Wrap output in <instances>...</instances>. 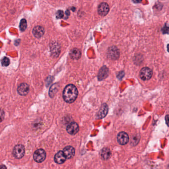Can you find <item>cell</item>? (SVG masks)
<instances>
[{"label":"cell","instance_id":"cell-1","mask_svg":"<svg viewBox=\"0 0 169 169\" xmlns=\"http://www.w3.org/2000/svg\"><path fill=\"white\" fill-rule=\"evenodd\" d=\"M63 95L64 101L69 103H72L77 98L78 91L75 86L70 84L65 87L63 91Z\"/></svg>","mask_w":169,"mask_h":169},{"label":"cell","instance_id":"cell-2","mask_svg":"<svg viewBox=\"0 0 169 169\" xmlns=\"http://www.w3.org/2000/svg\"><path fill=\"white\" fill-rule=\"evenodd\" d=\"M46 157V153L43 149L37 150L33 154V158L36 162L41 163L44 161Z\"/></svg>","mask_w":169,"mask_h":169},{"label":"cell","instance_id":"cell-3","mask_svg":"<svg viewBox=\"0 0 169 169\" xmlns=\"http://www.w3.org/2000/svg\"><path fill=\"white\" fill-rule=\"evenodd\" d=\"M24 153V147L21 145H18L15 146L13 152V156L17 159H21L23 157Z\"/></svg>","mask_w":169,"mask_h":169},{"label":"cell","instance_id":"cell-4","mask_svg":"<svg viewBox=\"0 0 169 169\" xmlns=\"http://www.w3.org/2000/svg\"><path fill=\"white\" fill-rule=\"evenodd\" d=\"M152 71L148 67H143L140 71V77L144 81H147L150 79L152 76Z\"/></svg>","mask_w":169,"mask_h":169},{"label":"cell","instance_id":"cell-5","mask_svg":"<svg viewBox=\"0 0 169 169\" xmlns=\"http://www.w3.org/2000/svg\"><path fill=\"white\" fill-rule=\"evenodd\" d=\"M109 6L107 3H101L98 7V13L101 16H105L109 12Z\"/></svg>","mask_w":169,"mask_h":169},{"label":"cell","instance_id":"cell-6","mask_svg":"<svg viewBox=\"0 0 169 169\" xmlns=\"http://www.w3.org/2000/svg\"><path fill=\"white\" fill-rule=\"evenodd\" d=\"M117 140L121 145H125L129 141V137L127 133L122 131L117 136Z\"/></svg>","mask_w":169,"mask_h":169},{"label":"cell","instance_id":"cell-7","mask_svg":"<svg viewBox=\"0 0 169 169\" xmlns=\"http://www.w3.org/2000/svg\"><path fill=\"white\" fill-rule=\"evenodd\" d=\"M67 131L70 134H75L79 131V126L76 122H72L67 126Z\"/></svg>","mask_w":169,"mask_h":169},{"label":"cell","instance_id":"cell-8","mask_svg":"<svg viewBox=\"0 0 169 169\" xmlns=\"http://www.w3.org/2000/svg\"><path fill=\"white\" fill-rule=\"evenodd\" d=\"M29 91V86L26 83H22L19 86L18 88V92L19 94L24 96L27 94Z\"/></svg>","mask_w":169,"mask_h":169},{"label":"cell","instance_id":"cell-9","mask_svg":"<svg viewBox=\"0 0 169 169\" xmlns=\"http://www.w3.org/2000/svg\"><path fill=\"white\" fill-rule=\"evenodd\" d=\"M66 156L64 155V153L62 151H60L55 155L54 157V160L56 163L59 164H62L64 163L66 161Z\"/></svg>","mask_w":169,"mask_h":169},{"label":"cell","instance_id":"cell-10","mask_svg":"<svg viewBox=\"0 0 169 169\" xmlns=\"http://www.w3.org/2000/svg\"><path fill=\"white\" fill-rule=\"evenodd\" d=\"M63 152L67 159H71L75 154V149L71 146H67L64 148Z\"/></svg>","mask_w":169,"mask_h":169},{"label":"cell","instance_id":"cell-11","mask_svg":"<svg viewBox=\"0 0 169 169\" xmlns=\"http://www.w3.org/2000/svg\"><path fill=\"white\" fill-rule=\"evenodd\" d=\"M44 28L40 26H36L32 30V33L34 36L37 38H40L43 36L44 35Z\"/></svg>","mask_w":169,"mask_h":169},{"label":"cell","instance_id":"cell-12","mask_svg":"<svg viewBox=\"0 0 169 169\" xmlns=\"http://www.w3.org/2000/svg\"><path fill=\"white\" fill-rule=\"evenodd\" d=\"M108 107L106 104H103L101 107L97 115V118H103L108 113Z\"/></svg>","mask_w":169,"mask_h":169},{"label":"cell","instance_id":"cell-13","mask_svg":"<svg viewBox=\"0 0 169 169\" xmlns=\"http://www.w3.org/2000/svg\"><path fill=\"white\" fill-rule=\"evenodd\" d=\"M109 74V70L107 67L103 66L102 68H101L100 70L99 71L98 78L99 80H102L107 78Z\"/></svg>","mask_w":169,"mask_h":169},{"label":"cell","instance_id":"cell-14","mask_svg":"<svg viewBox=\"0 0 169 169\" xmlns=\"http://www.w3.org/2000/svg\"><path fill=\"white\" fill-rule=\"evenodd\" d=\"M110 58L113 59H116L119 56V52L118 49L115 46H113L110 49L108 52Z\"/></svg>","mask_w":169,"mask_h":169},{"label":"cell","instance_id":"cell-15","mask_svg":"<svg viewBox=\"0 0 169 169\" xmlns=\"http://www.w3.org/2000/svg\"><path fill=\"white\" fill-rule=\"evenodd\" d=\"M111 152L108 148H104L101 151V157L102 159L106 160L111 157Z\"/></svg>","mask_w":169,"mask_h":169},{"label":"cell","instance_id":"cell-16","mask_svg":"<svg viewBox=\"0 0 169 169\" xmlns=\"http://www.w3.org/2000/svg\"><path fill=\"white\" fill-rule=\"evenodd\" d=\"M81 52L80 50L77 49H73L70 51V58L73 59H79L81 56Z\"/></svg>","mask_w":169,"mask_h":169},{"label":"cell","instance_id":"cell-17","mask_svg":"<svg viewBox=\"0 0 169 169\" xmlns=\"http://www.w3.org/2000/svg\"><path fill=\"white\" fill-rule=\"evenodd\" d=\"M58 90V85L56 84H55L54 85L52 86L50 88L49 91V95L51 97H54V95L56 93H57V92Z\"/></svg>","mask_w":169,"mask_h":169},{"label":"cell","instance_id":"cell-18","mask_svg":"<svg viewBox=\"0 0 169 169\" xmlns=\"http://www.w3.org/2000/svg\"><path fill=\"white\" fill-rule=\"evenodd\" d=\"M19 27H20V29L21 31L25 30L27 27V21H26V19H22L21 20Z\"/></svg>","mask_w":169,"mask_h":169},{"label":"cell","instance_id":"cell-19","mask_svg":"<svg viewBox=\"0 0 169 169\" xmlns=\"http://www.w3.org/2000/svg\"><path fill=\"white\" fill-rule=\"evenodd\" d=\"M10 59L7 57H4L1 60V65L3 66H7L10 64Z\"/></svg>","mask_w":169,"mask_h":169},{"label":"cell","instance_id":"cell-20","mask_svg":"<svg viewBox=\"0 0 169 169\" xmlns=\"http://www.w3.org/2000/svg\"><path fill=\"white\" fill-rule=\"evenodd\" d=\"M64 12L63 10H58L57 13V18H62L64 16Z\"/></svg>","mask_w":169,"mask_h":169},{"label":"cell","instance_id":"cell-21","mask_svg":"<svg viewBox=\"0 0 169 169\" xmlns=\"http://www.w3.org/2000/svg\"><path fill=\"white\" fill-rule=\"evenodd\" d=\"M4 118V113L3 110L0 109V122L3 121Z\"/></svg>","mask_w":169,"mask_h":169},{"label":"cell","instance_id":"cell-22","mask_svg":"<svg viewBox=\"0 0 169 169\" xmlns=\"http://www.w3.org/2000/svg\"><path fill=\"white\" fill-rule=\"evenodd\" d=\"M135 3H139L142 1V0H133Z\"/></svg>","mask_w":169,"mask_h":169},{"label":"cell","instance_id":"cell-23","mask_svg":"<svg viewBox=\"0 0 169 169\" xmlns=\"http://www.w3.org/2000/svg\"><path fill=\"white\" fill-rule=\"evenodd\" d=\"M0 169H7V168L4 165H1L0 166Z\"/></svg>","mask_w":169,"mask_h":169},{"label":"cell","instance_id":"cell-24","mask_svg":"<svg viewBox=\"0 0 169 169\" xmlns=\"http://www.w3.org/2000/svg\"><path fill=\"white\" fill-rule=\"evenodd\" d=\"M166 119L167 124H168V115H167L166 117Z\"/></svg>","mask_w":169,"mask_h":169}]
</instances>
